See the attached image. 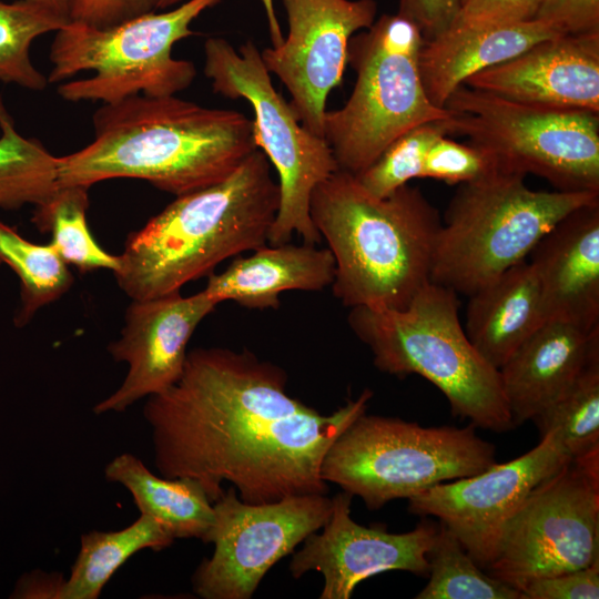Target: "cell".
Masks as SVG:
<instances>
[{
  "label": "cell",
  "instance_id": "obj_1",
  "mask_svg": "<svg viewBox=\"0 0 599 599\" xmlns=\"http://www.w3.org/2000/svg\"><path fill=\"white\" fill-rule=\"evenodd\" d=\"M285 370L244 348H194L181 377L146 397L154 466L196 480L212 502L230 483L248 504L328 493L323 457L367 409L365 389L329 415L286 392Z\"/></svg>",
  "mask_w": 599,
  "mask_h": 599
},
{
  "label": "cell",
  "instance_id": "obj_2",
  "mask_svg": "<svg viewBox=\"0 0 599 599\" xmlns=\"http://www.w3.org/2000/svg\"><path fill=\"white\" fill-rule=\"evenodd\" d=\"M93 128L90 144L58 158L59 185L132 177L179 196L223 181L257 150L243 113L175 95L102 104Z\"/></svg>",
  "mask_w": 599,
  "mask_h": 599
},
{
  "label": "cell",
  "instance_id": "obj_3",
  "mask_svg": "<svg viewBox=\"0 0 599 599\" xmlns=\"http://www.w3.org/2000/svg\"><path fill=\"white\" fill-rule=\"evenodd\" d=\"M309 214L333 254L331 286L343 305L403 309L432 282L441 221L419 189L377 197L337 170L314 189Z\"/></svg>",
  "mask_w": 599,
  "mask_h": 599
},
{
  "label": "cell",
  "instance_id": "obj_4",
  "mask_svg": "<svg viewBox=\"0 0 599 599\" xmlns=\"http://www.w3.org/2000/svg\"><path fill=\"white\" fill-rule=\"evenodd\" d=\"M278 206V183L257 149L226 179L176 196L130 234L116 282L132 301L180 292L224 260L266 245Z\"/></svg>",
  "mask_w": 599,
  "mask_h": 599
},
{
  "label": "cell",
  "instance_id": "obj_5",
  "mask_svg": "<svg viewBox=\"0 0 599 599\" xmlns=\"http://www.w3.org/2000/svg\"><path fill=\"white\" fill-rule=\"evenodd\" d=\"M457 293L429 282L403 309L352 307L347 322L384 373L417 374L447 398L451 413L493 432L514 428L499 369L466 335Z\"/></svg>",
  "mask_w": 599,
  "mask_h": 599
},
{
  "label": "cell",
  "instance_id": "obj_6",
  "mask_svg": "<svg viewBox=\"0 0 599 599\" xmlns=\"http://www.w3.org/2000/svg\"><path fill=\"white\" fill-rule=\"evenodd\" d=\"M599 201L593 191H536L499 172L460 184L441 223L430 281L470 296L524 261L572 211Z\"/></svg>",
  "mask_w": 599,
  "mask_h": 599
},
{
  "label": "cell",
  "instance_id": "obj_7",
  "mask_svg": "<svg viewBox=\"0 0 599 599\" xmlns=\"http://www.w3.org/2000/svg\"><path fill=\"white\" fill-rule=\"evenodd\" d=\"M425 39L400 13L383 14L348 43L356 82L346 103L326 111L323 138L338 170L358 175L407 131L444 122L449 111L428 98L420 74Z\"/></svg>",
  "mask_w": 599,
  "mask_h": 599
},
{
  "label": "cell",
  "instance_id": "obj_8",
  "mask_svg": "<svg viewBox=\"0 0 599 599\" xmlns=\"http://www.w3.org/2000/svg\"><path fill=\"white\" fill-rule=\"evenodd\" d=\"M220 1L189 0L166 12L151 11L104 28L70 20L51 43L48 83L93 71V77L58 87L69 102L108 104L141 93L175 95L191 85L196 70L191 61L173 58L172 48L192 35L191 23Z\"/></svg>",
  "mask_w": 599,
  "mask_h": 599
},
{
  "label": "cell",
  "instance_id": "obj_9",
  "mask_svg": "<svg viewBox=\"0 0 599 599\" xmlns=\"http://www.w3.org/2000/svg\"><path fill=\"white\" fill-rule=\"evenodd\" d=\"M475 428L425 427L365 412L331 444L321 476L359 497L368 509H379L497 463L495 446Z\"/></svg>",
  "mask_w": 599,
  "mask_h": 599
},
{
  "label": "cell",
  "instance_id": "obj_10",
  "mask_svg": "<svg viewBox=\"0 0 599 599\" xmlns=\"http://www.w3.org/2000/svg\"><path fill=\"white\" fill-rule=\"evenodd\" d=\"M447 135L469 138L501 170L561 191L599 192V113L520 102L465 84L447 99Z\"/></svg>",
  "mask_w": 599,
  "mask_h": 599
},
{
  "label": "cell",
  "instance_id": "obj_11",
  "mask_svg": "<svg viewBox=\"0 0 599 599\" xmlns=\"http://www.w3.org/2000/svg\"><path fill=\"white\" fill-rule=\"evenodd\" d=\"M204 54V73L213 91L251 104L255 144L277 172L280 206L267 243H286L296 234L305 243L319 244L309 202L317 184L338 170L329 145L302 125L290 102L276 91L253 41L236 51L223 38H209Z\"/></svg>",
  "mask_w": 599,
  "mask_h": 599
},
{
  "label": "cell",
  "instance_id": "obj_12",
  "mask_svg": "<svg viewBox=\"0 0 599 599\" xmlns=\"http://www.w3.org/2000/svg\"><path fill=\"white\" fill-rule=\"evenodd\" d=\"M599 564V459L570 460L539 483L505 524L488 573L528 582Z\"/></svg>",
  "mask_w": 599,
  "mask_h": 599
},
{
  "label": "cell",
  "instance_id": "obj_13",
  "mask_svg": "<svg viewBox=\"0 0 599 599\" xmlns=\"http://www.w3.org/2000/svg\"><path fill=\"white\" fill-rule=\"evenodd\" d=\"M332 498L311 494L248 504L230 486L213 502L214 522L205 542L214 545L192 575V588L203 599H250L267 571L332 512Z\"/></svg>",
  "mask_w": 599,
  "mask_h": 599
},
{
  "label": "cell",
  "instance_id": "obj_14",
  "mask_svg": "<svg viewBox=\"0 0 599 599\" xmlns=\"http://www.w3.org/2000/svg\"><path fill=\"white\" fill-rule=\"evenodd\" d=\"M282 1L287 34L261 57L290 92V105L302 125L323 138L326 101L342 82L349 40L373 24L377 6L374 0Z\"/></svg>",
  "mask_w": 599,
  "mask_h": 599
},
{
  "label": "cell",
  "instance_id": "obj_15",
  "mask_svg": "<svg viewBox=\"0 0 599 599\" xmlns=\"http://www.w3.org/2000/svg\"><path fill=\"white\" fill-rule=\"evenodd\" d=\"M570 460L557 434L548 432L536 447L515 459L413 496L408 510L436 517L485 569L507 520L539 483Z\"/></svg>",
  "mask_w": 599,
  "mask_h": 599
},
{
  "label": "cell",
  "instance_id": "obj_16",
  "mask_svg": "<svg viewBox=\"0 0 599 599\" xmlns=\"http://www.w3.org/2000/svg\"><path fill=\"white\" fill-rule=\"evenodd\" d=\"M352 498L345 491L332 498V512L322 531L311 534L293 554L288 566L292 577L321 572V599H348L359 582L385 571L426 577L438 525L425 519L400 534L380 526L365 527L351 517Z\"/></svg>",
  "mask_w": 599,
  "mask_h": 599
},
{
  "label": "cell",
  "instance_id": "obj_17",
  "mask_svg": "<svg viewBox=\"0 0 599 599\" xmlns=\"http://www.w3.org/2000/svg\"><path fill=\"white\" fill-rule=\"evenodd\" d=\"M204 290L132 301L119 339L109 344L114 361L128 365L120 387L93 407L97 415L121 413L138 400L159 394L182 375L187 343L197 325L214 311Z\"/></svg>",
  "mask_w": 599,
  "mask_h": 599
},
{
  "label": "cell",
  "instance_id": "obj_18",
  "mask_svg": "<svg viewBox=\"0 0 599 599\" xmlns=\"http://www.w3.org/2000/svg\"><path fill=\"white\" fill-rule=\"evenodd\" d=\"M464 84L530 104L599 113V31L542 40Z\"/></svg>",
  "mask_w": 599,
  "mask_h": 599
},
{
  "label": "cell",
  "instance_id": "obj_19",
  "mask_svg": "<svg viewBox=\"0 0 599 599\" xmlns=\"http://www.w3.org/2000/svg\"><path fill=\"white\" fill-rule=\"evenodd\" d=\"M530 255L546 318L599 328V201L566 215Z\"/></svg>",
  "mask_w": 599,
  "mask_h": 599
},
{
  "label": "cell",
  "instance_id": "obj_20",
  "mask_svg": "<svg viewBox=\"0 0 599 599\" xmlns=\"http://www.w3.org/2000/svg\"><path fill=\"white\" fill-rule=\"evenodd\" d=\"M599 357V328L545 321L499 368L514 427L534 420Z\"/></svg>",
  "mask_w": 599,
  "mask_h": 599
},
{
  "label": "cell",
  "instance_id": "obj_21",
  "mask_svg": "<svg viewBox=\"0 0 599 599\" xmlns=\"http://www.w3.org/2000/svg\"><path fill=\"white\" fill-rule=\"evenodd\" d=\"M210 274L205 293L217 304L232 301L248 309H277L286 291L318 292L331 286L335 261L327 247L290 242L263 245Z\"/></svg>",
  "mask_w": 599,
  "mask_h": 599
},
{
  "label": "cell",
  "instance_id": "obj_22",
  "mask_svg": "<svg viewBox=\"0 0 599 599\" xmlns=\"http://www.w3.org/2000/svg\"><path fill=\"white\" fill-rule=\"evenodd\" d=\"M559 34L562 33L537 19L477 30L445 31L422 47L419 67L425 91L435 105L444 108L449 95L469 77Z\"/></svg>",
  "mask_w": 599,
  "mask_h": 599
},
{
  "label": "cell",
  "instance_id": "obj_23",
  "mask_svg": "<svg viewBox=\"0 0 599 599\" xmlns=\"http://www.w3.org/2000/svg\"><path fill=\"white\" fill-rule=\"evenodd\" d=\"M545 321L537 275L524 260L469 296L465 332L481 356L499 369Z\"/></svg>",
  "mask_w": 599,
  "mask_h": 599
},
{
  "label": "cell",
  "instance_id": "obj_24",
  "mask_svg": "<svg viewBox=\"0 0 599 599\" xmlns=\"http://www.w3.org/2000/svg\"><path fill=\"white\" fill-rule=\"evenodd\" d=\"M104 478L123 486L140 515L158 520L175 539L197 538L205 542L214 522V508L196 480L156 476L130 453L110 460Z\"/></svg>",
  "mask_w": 599,
  "mask_h": 599
},
{
  "label": "cell",
  "instance_id": "obj_25",
  "mask_svg": "<svg viewBox=\"0 0 599 599\" xmlns=\"http://www.w3.org/2000/svg\"><path fill=\"white\" fill-rule=\"evenodd\" d=\"M174 540L169 530L146 515L120 530L82 534L62 599L99 598L114 572L134 554L144 549L160 551Z\"/></svg>",
  "mask_w": 599,
  "mask_h": 599
},
{
  "label": "cell",
  "instance_id": "obj_26",
  "mask_svg": "<svg viewBox=\"0 0 599 599\" xmlns=\"http://www.w3.org/2000/svg\"><path fill=\"white\" fill-rule=\"evenodd\" d=\"M0 130V209L43 204L59 187L58 156L17 131L1 95Z\"/></svg>",
  "mask_w": 599,
  "mask_h": 599
},
{
  "label": "cell",
  "instance_id": "obj_27",
  "mask_svg": "<svg viewBox=\"0 0 599 599\" xmlns=\"http://www.w3.org/2000/svg\"><path fill=\"white\" fill-rule=\"evenodd\" d=\"M88 190L82 185H59L49 200L34 207L32 222L41 232H51V244L67 264L81 272L105 268L114 273L119 256L95 242L87 223Z\"/></svg>",
  "mask_w": 599,
  "mask_h": 599
},
{
  "label": "cell",
  "instance_id": "obj_28",
  "mask_svg": "<svg viewBox=\"0 0 599 599\" xmlns=\"http://www.w3.org/2000/svg\"><path fill=\"white\" fill-rule=\"evenodd\" d=\"M0 263L19 277L21 306L16 324L23 326L42 306L60 298L72 285L68 264L54 246L29 242L0 221Z\"/></svg>",
  "mask_w": 599,
  "mask_h": 599
},
{
  "label": "cell",
  "instance_id": "obj_29",
  "mask_svg": "<svg viewBox=\"0 0 599 599\" xmlns=\"http://www.w3.org/2000/svg\"><path fill=\"white\" fill-rule=\"evenodd\" d=\"M427 577L416 599H522L520 590L480 568L440 522L428 552Z\"/></svg>",
  "mask_w": 599,
  "mask_h": 599
},
{
  "label": "cell",
  "instance_id": "obj_30",
  "mask_svg": "<svg viewBox=\"0 0 599 599\" xmlns=\"http://www.w3.org/2000/svg\"><path fill=\"white\" fill-rule=\"evenodd\" d=\"M534 422L540 436L556 433L572 460L599 459V357Z\"/></svg>",
  "mask_w": 599,
  "mask_h": 599
},
{
  "label": "cell",
  "instance_id": "obj_31",
  "mask_svg": "<svg viewBox=\"0 0 599 599\" xmlns=\"http://www.w3.org/2000/svg\"><path fill=\"white\" fill-rule=\"evenodd\" d=\"M70 20L28 0H0V81L41 91L45 78L31 62L30 48L39 35L58 31Z\"/></svg>",
  "mask_w": 599,
  "mask_h": 599
},
{
  "label": "cell",
  "instance_id": "obj_32",
  "mask_svg": "<svg viewBox=\"0 0 599 599\" xmlns=\"http://www.w3.org/2000/svg\"><path fill=\"white\" fill-rule=\"evenodd\" d=\"M441 133L446 131L438 122L407 131L393 141L370 166L356 175L357 180L372 195L385 197L407 185L410 180L423 177L428 148Z\"/></svg>",
  "mask_w": 599,
  "mask_h": 599
},
{
  "label": "cell",
  "instance_id": "obj_33",
  "mask_svg": "<svg viewBox=\"0 0 599 599\" xmlns=\"http://www.w3.org/2000/svg\"><path fill=\"white\" fill-rule=\"evenodd\" d=\"M504 172L496 159L468 142L459 143L446 133L436 136L425 156L423 177L448 184H466ZM507 173V172H506Z\"/></svg>",
  "mask_w": 599,
  "mask_h": 599
},
{
  "label": "cell",
  "instance_id": "obj_34",
  "mask_svg": "<svg viewBox=\"0 0 599 599\" xmlns=\"http://www.w3.org/2000/svg\"><path fill=\"white\" fill-rule=\"evenodd\" d=\"M541 0H461L446 30L466 31L535 19Z\"/></svg>",
  "mask_w": 599,
  "mask_h": 599
},
{
  "label": "cell",
  "instance_id": "obj_35",
  "mask_svg": "<svg viewBox=\"0 0 599 599\" xmlns=\"http://www.w3.org/2000/svg\"><path fill=\"white\" fill-rule=\"evenodd\" d=\"M520 592L522 599H598L599 564L535 579Z\"/></svg>",
  "mask_w": 599,
  "mask_h": 599
},
{
  "label": "cell",
  "instance_id": "obj_36",
  "mask_svg": "<svg viewBox=\"0 0 599 599\" xmlns=\"http://www.w3.org/2000/svg\"><path fill=\"white\" fill-rule=\"evenodd\" d=\"M535 19L562 34L599 31V0H541Z\"/></svg>",
  "mask_w": 599,
  "mask_h": 599
},
{
  "label": "cell",
  "instance_id": "obj_37",
  "mask_svg": "<svg viewBox=\"0 0 599 599\" xmlns=\"http://www.w3.org/2000/svg\"><path fill=\"white\" fill-rule=\"evenodd\" d=\"M155 0H72L71 20L104 28L153 11Z\"/></svg>",
  "mask_w": 599,
  "mask_h": 599
},
{
  "label": "cell",
  "instance_id": "obj_38",
  "mask_svg": "<svg viewBox=\"0 0 599 599\" xmlns=\"http://www.w3.org/2000/svg\"><path fill=\"white\" fill-rule=\"evenodd\" d=\"M398 13L410 19L426 41L444 33L453 22L461 0H398Z\"/></svg>",
  "mask_w": 599,
  "mask_h": 599
},
{
  "label": "cell",
  "instance_id": "obj_39",
  "mask_svg": "<svg viewBox=\"0 0 599 599\" xmlns=\"http://www.w3.org/2000/svg\"><path fill=\"white\" fill-rule=\"evenodd\" d=\"M65 579L61 572L35 569L18 580L11 598L62 599Z\"/></svg>",
  "mask_w": 599,
  "mask_h": 599
},
{
  "label": "cell",
  "instance_id": "obj_40",
  "mask_svg": "<svg viewBox=\"0 0 599 599\" xmlns=\"http://www.w3.org/2000/svg\"><path fill=\"white\" fill-rule=\"evenodd\" d=\"M260 1L264 8V12L266 16L272 47L273 48L278 47L283 42L284 35L282 34V30L278 23V19H277L275 7H274V1L273 0H260Z\"/></svg>",
  "mask_w": 599,
  "mask_h": 599
},
{
  "label": "cell",
  "instance_id": "obj_41",
  "mask_svg": "<svg viewBox=\"0 0 599 599\" xmlns=\"http://www.w3.org/2000/svg\"><path fill=\"white\" fill-rule=\"evenodd\" d=\"M41 4L55 13L71 20L72 0H28Z\"/></svg>",
  "mask_w": 599,
  "mask_h": 599
},
{
  "label": "cell",
  "instance_id": "obj_42",
  "mask_svg": "<svg viewBox=\"0 0 599 599\" xmlns=\"http://www.w3.org/2000/svg\"><path fill=\"white\" fill-rule=\"evenodd\" d=\"M183 0H155V8L158 9H166L171 6H175L180 3Z\"/></svg>",
  "mask_w": 599,
  "mask_h": 599
}]
</instances>
